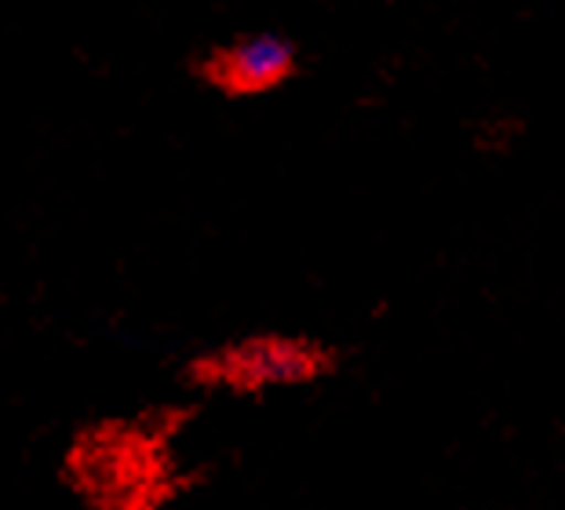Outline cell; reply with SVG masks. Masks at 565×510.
Listing matches in <instances>:
<instances>
[{"label": "cell", "mask_w": 565, "mask_h": 510, "mask_svg": "<svg viewBox=\"0 0 565 510\" xmlns=\"http://www.w3.org/2000/svg\"><path fill=\"white\" fill-rule=\"evenodd\" d=\"M296 47L285 36L252 33L234 44H223L204 59V81L215 84L226 95H259L270 92L292 73Z\"/></svg>", "instance_id": "cell-1"}, {"label": "cell", "mask_w": 565, "mask_h": 510, "mask_svg": "<svg viewBox=\"0 0 565 510\" xmlns=\"http://www.w3.org/2000/svg\"><path fill=\"white\" fill-rule=\"evenodd\" d=\"M318 350H310L292 339H252L245 347H234L204 364L212 380H226L237 386H278L303 383L318 372Z\"/></svg>", "instance_id": "cell-2"}]
</instances>
